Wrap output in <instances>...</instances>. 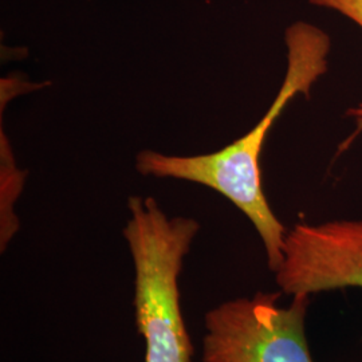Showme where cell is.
I'll return each instance as SVG.
<instances>
[{
  "label": "cell",
  "instance_id": "cell-1",
  "mask_svg": "<svg viewBox=\"0 0 362 362\" xmlns=\"http://www.w3.org/2000/svg\"><path fill=\"white\" fill-rule=\"evenodd\" d=\"M287 69L282 86L258 124L218 152L199 156H169L143 151L136 169L144 176L177 179L208 187L242 211L255 227L266 250L267 264L276 272L284 260L287 230L274 214L263 191L260 156L269 130L284 109L299 94L309 95L313 85L329 70L330 37L322 28L297 22L286 30Z\"/></svg>",
  "mask_w": 362,
  "mask_h": 362
},
{
  "label": "cell",
  "instance_id": "cell-2",
  "mask_svg": "<svg viewBox=\"0 0 362 362\" xmlns=\"http://www.w3.org/2000/svg\"><path fill=\"white\" fill-rule=\"evenodd\" d=\"M122 235L134 270V322L145 345L144 362H192L194 345L181 311L182 262L200 223L168 216L153 197L132 196Z\"/></svg>",
  "mask_w": 362,
  "mask_h": 362
},
{
  "label": "cell",
  "instance_id": "cell-3",
  "mask_svg": "<svg viewBox=\"0 0 362 362\" xmlns=\"http://www.w3.org/2000/svg\"><path fill=\"white\" fill-rule=\"evenodd\" d=\"M279 293L235 298L206 313L203 362H314L306 337L310 296L279 305Z\"/></svg>",
  "mask_w": 362,
  "mask_h": 362
},
{
  "label": "cell",
  "instance_id": "cell-4",
  "mask_svg": "<svg viewBox=\"0 0 362 362\" xmlns=\"http://www.w3.org/2000/svg\"><path fill=\"white\" fill-rule=\"evenodd\" d=\"M274 275L291 297L362 288V219L298 223L286 233L284 260Z\"/></svg>",
  "mask_w": 362,
  "mask_h": 362
},
{
  "label": "cell",
  "instance_id": "cell-5",
  "mask_svg": "<svg viewBox=\"0 0 362 362\" xmlns=\"http://www.w3.org/2000/svg\"><path fill=\"white\" fill-rule=\"evenodd\" d=\"M313 6L342 13L362 28V0H309Z\"/></svg>",
  "mask_w": 362,
  "mask_h": 362
},
{
  "label": "cell",
  "instance_id": "cell-6",
  "mask_svg": "<svg viewBox=\"0 0 362 362\" xmlns=\"http://www.w3.org/2000/svg\"><path fill=\"white\" fill-rule=\"evenodd\" d=\"M348 116L351 117L354 119L356 127H357V130H356V134H357L358 132L362 130V103L361 104L353 106V107H350L349 110H348Z\"/></svg>",
  "mask_w": 362,
  "mask_h": 362
}]
</instances>
